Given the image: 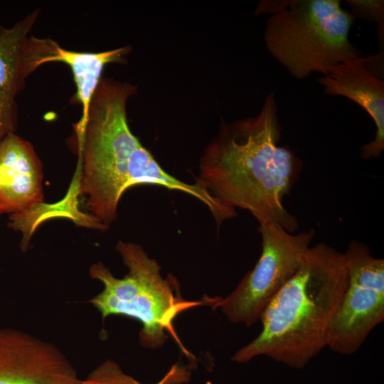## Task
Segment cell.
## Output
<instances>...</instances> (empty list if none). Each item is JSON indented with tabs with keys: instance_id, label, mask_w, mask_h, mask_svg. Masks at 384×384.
<instances>
[{
	"instance_id": "obj_13",
	"label": "cell",
	"mask_w": 384,
	"mask_h": 384,
	"mask_svg": "<svg viewBox=\"0 0 384 384\" xmlns=\"http://www.w3.org/2000/svg\"><path fill=\"white\" fill-rule=\"evenodd\" d=\"M191 373L186 366L176 363L164 376L155 384H186ZM79 384H142L129 375L123 372L118 363L107 360L95 368Z\"/></svg>"
},
{
	"instance_id": "obj_12",
	"label": "cell",
	"mask_w": 384,
	"mask_h": 384,
	"mask_svg": "<svg viewBox=\"0 0 384 384\" xmlns=\"http://www.w3.org/2000/svg\"><path fill=\"white\" fill-rule=\"evenodd\" d=\"M130 50V47L125 46L98 53L78 52L57 45L50 63L60 62L70 67L76 86L71 102L82 107V116L74 124V133L81 132L85 125L91 101L105 67L110 63H123Z\"/></svg>"
},
{
	"instance_id": "obj_15",
	"label": "cell",
	"mask_w": 384,
	"mask_h": 384,
	"mask_svg": "<svg viewBox=\"0 0 384 384\" xmlns=\"http://www.w3.org/2000/svg\"><path fill=\"white\" fill-rule=\"evenodd\" d=\"M1 215V213H0V215Z\"/></svg>"
},
{
	"instance_id": "obj_7",
	"label": "cell",
	"mask_w": 384,
	"mask_h": 384,
	"mask_svg": "<svg viewBox=\"0 0 384 384\" xmlns=\"http://www.w3.org/2000/svg\"><path fill=\"white\" fill-rule=\"evenodd\" d=\"M343 254L348 282L330 324L327 346L348 356L384 320V260L373 257L358 240Z\"/></svg>"
},
{
	"instance_id": "obj_10",
	"label": "cell",
	"mask_w": 384,
	"mask_h": 384,
	"mask_svg": "<svg viewBox=\"0 0 384 384\" xmlns=\"http://www.w3.org/2000/svg\"><path fill=\"white\" fill-rule=\"evenodd\" d=\"M324 93L346 97L365 110L376 127L373 140L361 148L364 159L379 157L384 149L383 53L359 55L334 66L318 80Z\"/></svg>"
},
{
	"instance_id": "obj_8",
	"label": "cell",
	"mask_w": 384,
	"mask_h": 384,
	"mask_svg": "<svg viewBox=\"0 0 384 384\" xmlns=\"http://www.w3.org/2000/svg\"><path fill=\"white\" fill-rule=\"evenodd\" d=\"M40 13V9H35L9 28L0 23V142L16 131V100L26 79L49 63L58 43L31 35Z\"/></svg>"
},
{
	"instance_id": "obj_5",
	"label": "cell",
	"mask_w": 384,
	"mask_h": 384,
	"mask_svg": "<svg viewBox=\"0 0 384 384\" xmlns=\"http://www.w3.org/2000/svg\"><path fill=\"white\" fill-rule=\"evenodd\" d=\"M115 249L128 273L118 278L103 262L93 264L89 274L104 287L89 302L103 319L110 315H124L138 320L142 324L141 344L149 348H160L167 340V334L173 332L172 323L176 316L203 302L184 300L178 289L175 291L176 279L164 278L160 265L139 244L119 240Z\"/></svg>"
},
{
	"instance_id": "obj_14",
	"label": "cell",
	"mask_w": 384,
	"mask_h": 384,
	"mask_svg": "<svg viewBox=\"0 0 384 384\" xmlns=\"http://www.w3.org/2000/svg\"><path fill=\"white\" fill-rule=\"evenodd\" d=\"M354 19L377 23L379 44L383 45L384 37V1L383 0H346Z\"/></svg>"
},
{
	"instance_id": "obj_9",
	"label": "cell",
	"mask_w": 384,
	"mask_h": 384,
	"mask_svg": "<svg viewBox=\"0 0 384 384\" xmlns=\"http://www.w3.org/2000/svg\"><path fill=\"white\" fill-rule=\"evenodd\" d=\"M65 355L24 331L0 328V384H79Z\"/></svg>"
},
{
	"instance_id": "obj_3",
	"label": "cell",
	"mask_w": 384,
	"mask_h": 384,
	"mask_svg": "<svg viewBox=\"0 0 384 384\" xmlns=\"http://www.w3.org/2000/svg\"><path fill=\"white\" fill-rule=\"evenodd\" d=\"M348 282L343 253L324 242L309 247L262 313L260 334L231 360L241 363L266 356L303 368L327 346L330 324Z\"/></svg>"
},
{
	"instance_id": "obj_4",
	"label": "cell",
	"mask_w": 384,
	"mask_h": 384,
	"mask_svg": "<svg viewBox=\"0 0 384 384\" xmlns=\"http://www.w3.org/2000/svg\"><path fill=\"white\" fill-rule=\"evenodd\" d=\"M259 9L270 14L264 32L268 51L296 78L325 75L358 55L349 39L355 19L339 0L265 1Z\"/></svg>"
},
{
	"instance_id": "obj_11",
	"label": "cell",
	"mask_w": 384,
	"mask_h": 384,
	"mask_svg": "<svg viewBox=\"0 0 384 384\" xmlns=\"http://www.w3.org/2000/svg\"><path fill=\"white\" fill-rule=\"evenodd\" d=\"M43 164L33 145L10 133L0 142V213L28 214L43 203Z\"/></svg>"
},
{
	"instance_id": "obj_1",
	"label": "cell",
	"mask_w": 384,
	"mask_h": 384,
	"mask_svg": "<svg viewBox=\"0 0 384 384\" xmlns=\"http://www.w3.org/2000/svg\"><path fill=\"white\" fill-rule=\"evenodd\" d=\"M131 83L102 78L82 130L74 133L80 176L78 193L90 216L108 227L117 217L119 201L131 187L154 185L188 194L207 206L218 225L235 210L195 182L166 172L132 132L127 104L136 92Z\"/></svg>"
},
{
	"instance_id": "obj_6",
	"label": "cell",
	"mask_w": 384,
	"mask_h": 384,
	"mask_svg": "<svg viewBox=\"0 0 384 384\" xmlns=\"http://www.w3.org/2000/svg\"><path fill=\"white\" fill-rule=\"evenodd\" d=\"M259 231L262 252L256 265L228 296L213 304L232 323L247 327L260 320L270 302L295 273L315 234L314 229L293 234L273 223L260 224Z\"/></svg>"
},
{
	"instance_id": "obj_2",
	"label": "cell",
	"mask_w": 384,
	"mask_h": 384,
	"mask_svg": "<svg viewBox=\"0 0 384 384\" xmlns=\"http://www.w3.org/2000/svg\"><path fill=\"white\" fill-rule=\"evenodd\" d=\"M282 126L273 92L255 117L225 122L199 160L196 183L224 205L249 211L259 224L293 233L295 216L283 206L302 170L288 146L279 145Z\"/></svg>"
}]
</instances>
